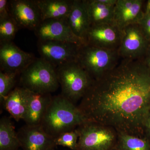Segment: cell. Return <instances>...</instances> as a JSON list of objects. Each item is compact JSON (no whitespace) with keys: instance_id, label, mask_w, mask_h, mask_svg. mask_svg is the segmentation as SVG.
<instances>
[{"instance_id":"obj_1","label":"cell","mask_w":150,"mask_h":150,"mask_svg":"<svg viewBox=\"0 0 150 150\" xmlns=\"http://www.w3.org/2000/svg\"><path fill=\"white\" fill-rule=\"evenodd\" d=\"M89 121L145 137L150 112V69L143 59H121L118 64L93 80L78 105Z\"/></svg>"},{"instance_id":"obj_2","label":"cell","mask_w":150,"mask_h":150,"mask_svg":"<svg viewBox=\"0 0 150 150\" xmlns=\"http://www.w3.org/2000/svg\"><path fill=\"white\" fill-rule=\"evenodd\" d=\"M88 121L78 106L60 94L52 97L40 126L54 139Z\"/></svg>"},{"instance_id":"obj_3","label":"cell","mask_w":150,"mask_h":150,"mask_svg":"<svg viewBox=\"0 0 150 150\" xmlns=\"http://www.w3.org/2000/svg\"><path fill=\"white\" fill-rule=\"evenodd\" d=\"M21 86L36 93H51L60 86L56 68L42 58L34 60L19 75Z\"/></svg>"},{"instance_id":"obj_4","label":"cell","mask_w":150,"mask_h":150,"mask_svg":"<svg viewBox=\"0 0 150 150\" xmlns=\"http://www.w3.org/2000/svg\"><path fill=\"white\" fill-rule=\"evenodd\" d=\"M61 94L74 104L82 99L93 80L77 61L56 67Z\"/></svg>"},{"instance_id":"obj_5","label":"cell","mask_w":150,"mask_h":150,"mask_svg":"<svg viewBox=\"0 0 150 150\" xmlns=\"http://www.w3.org/2000/svg\"><path fill=\"white\" fill-rule=\"evenodd\" d=\"M121 60L118 50L85 44L80 47L77 61L95 80L113 69Z\"/></svg>"},{"instance_id":"obj_6","label":"cell","mask_w":150,"mask_h":150,"mask_svg":"<svg viewBox=\"0 0 150 150\" xmlns=\"http://www.w3.org/2000/svg\"><path fill=\"white\" fill-rule=\"evenodd\" d=\"M76 129L79 134L77 150H112L116 148L118 132L110 126L88 121Z\"/></svg>"},{"instance_id":"obj_7","label":"cell","mask_w":150,"mask_h":150,"mask_svg":"<svg viewBox=\"0 0 150 150\" xmlns=\"http://www.w3.org/2000/svg\"><path fill=\"white\" fill-rule=\"evenodd\" d=\"M81 46L75 43L54 40H38L37 43L38 51L40 58L56 68L77 61Z\"/></svg>"},{"instance_id":"obj_8","label":"cell","mask_w":150,"mask_h":150,"mask_svg":"<svg viewBox=\"0 0 150 150\" xmlns=\"http://www.w3.org/2000/svg\"><path fill=\"white\" fill-rule=\"evenodd\" d=\"M150 46L139 24H132L122 31L118 53L121 59L141 60Z\"/></svg>"},{"instance_id":"obj_9","label":"cell","mask_w":150,"mask_h":150,"mask_svg":"<svg viewBox=\"0 0 150 150\" xmlns=\"http://www.w3.org/2000/svg\"><path fill=\"white\" fill-rule=\"evenodd\" d=\"M23 51L12 41L0 43L1 71L20 75L36 59Z\"/></svg>"},{"instance_id":"obj_10","label":"cell","mask_w":150,"mask_h":150,"mask_svg":"<svg viewBox=\"0 0 150 150\" xmlns=\"http://www.w3.org/2000/svg\"><path fill=\"white\" fill-rule=\"evenodd\" d=\"M34 32L39 40L63 41L79 45L85 44L73 33L67 19L43 21Z\"/></svg>"},{"instance_id":"obj_11","label":"cell","mask_w":150,"mask_h":150,"mask_svg":"<svg viewBox=\"0 0 150 150\" xmlns=\"http://www.w3.org/2000/svg\"><path fill=\"white\" fill-rule=\"evenodd\" d=\"M8 7L11 16L20 28L34 31L42 21L35 0H12L8 1Z\"/></svg>"},{"instance_id":"obj_12","label":"cell","mask_w":150,"mask_h":150,"mask_svg":"<svg viewBox=\"0 0 150 150\" xmlns=\"http://www.w3.org/2000/svg\"><path fill=\"white\" fill-rule=\"evenodd\" d=\"M17 132L23 150H55L57 146L54 138L40 125L25 124Z\"/></svg>"},{"instance_id":"obj_13","label":"cell","mask_w":150,"mask_h":150,"mask_svg":"<svg viewBox=\"0 0 150 150\" xmlns=\"http://www.w3.org/2000/svg\"><path fill=\"white\" fill-rule=\"evenodd\" d=\"M122 33L113 24L91 26L86 36L85 44L110 50H118Z\"/></svg>"},{"instance_id":"obj_14","label":"cell","mask_w":150,"mask_h":150,"mask_svg":"<svg viewBox=\"0 0 150 150\" xmlns=\"http://www.w3.org/2000/svg\"><path fill=\"white\" fill-rule=\"evenodd\" d=\"M143 0H117L114 7L113 24L122 33L126 27L139 23L144 15Z\"/></svg>"},{"instance_id":"obj_15","label":"cell","mask_w":150,"mask_h":150,"mask_svg":"<svg viewBox=\"0 0 150 150\" xmlns=\"http://www.w3.org/2000/svg\"><path fill=\"white\" fill-rule=\"evenodd\" d=\"M67 20L73 33L85 44L86 36L91 25L85 0H74Z\"/></svg>"},{"instance_id":"obj_16","label":"cell","mask_w":150,"mask_h":150,"mask_svg":"<svg viewBox=\"0 0 150 150\" xmlns=\"http://www.w3.org/2000/svg\"><path fill=\"white\" fill-rule=\"evenodd\" d=\"M30 94V91L26 88L16 87L6 97L3 102L6 110L17 122L24 119Z\"/></svg>"},{"instance_id":"obj_17","label":"cell","mask_w":150,"mask_h":150,"mask_svg":"<svg viewBox=\"0 0 150 150\" xmlns=\"http://www.w3.org/2000/svg\"><path fill=\"white\" fill-rule=\"evenodd\" d=\"M51 93L30 91L27 111L23 121L30 125H40L52 98Z\"/></svg>"},{"instance_id":"obj_18","label":"cell","mask_w":150,"mask_h":150,"mask_svg":"<svg viewBox=\"0 0 150 150\" xmlns=\"http://www.w3.org/2000/svg\"><path fill=\"white\" fill-rule=\"evenodd\" d=\"M74 0H35L40 9L42 21L67 19Z\"/></svg>"},{"instance_id":"obj_19","label":"cell","mask_w":150,"mask_h":150,"mask_svg":"<svg viewBox=\"0 0 150 150\" xmlns=\"http://www.w3.org/2000/svg\"><path fill=\"white\" fill-rule=\"evenodd\" d=\"M91 26L113 24L114 6H108L99 0H85Z\"/></svg>"},{"instance_id":"obj_20","label":"cell","mask_w":150,"mask_h":150,"mask_svg":"<svg viewBox=\"0 0 150 150\" xmlns=\"http://www.w3.org/2000/svg\"><path fill=\"white\" fill-rule=\"evenodd\" d=\"M20 142L11 119L3 116L0 120V150H18Z\"/></svg>"},{"instance_id":"obj_21","label":"cell","mask_w":150,"mask_h":150,"mask_svg":"<svg viewBox=\"0 0 150 150\" xmlns=\"http://www.w3.org/2000/svg\"><path fill=\"white\" fill-rule=\"evenodd\" d=\"M116 148L119 150H150V141L145 137L118 132Z\"/></svg>"},{"instance_id":"obj_22","label":"cell","mask_w":150,"mask_h":150,"mask_svg":"<svg viewBox=\"0 0 150 150\" xmlns=\"http://www.w3.org/2000/svg\"><path fill=\"white\" fill-rule=\"evenodd\" d=\"M19 28L11 16L0 20V43L12 41Z\"/></svg>"},{"instance_id":"obj_23","label":"cell","mask_w":150,"mask_h":150,"mask_svg":"<svg viewBox=\"0 0 150 150\" xmlns=\"http://www.w3.org/2000/svg\"><path fill=\"white\" fill-rule=\"evenodd\" d=\"M18 75L0 71V101L4 102L6 97L14 88Z\"/></svg>"},{"instance_id":"obj_24","label":"cell","mask_w":150,"mask_h":150,"mask_svg":"<svg viewBox=\"0 0 150 150\" xmlns=\"http://www.w3.org/2000/svg\"><path fill=\"white\" fill-rule=\"evenodd\" d=\"M79 134L76 129L63 133L54 139L56 146H61L72 150H77Z\"/></svg>"},{"instance_id":"obj_25","label":"cell","mask_w":150,"mask_h":150,"mask_svg":"<svg viewBox=\"0 0 150 150\" xmlns=\"http://www.w3.org/2000/svg\"><path fill=\"white\" fill-rule=\"evenodd\" d=\"M139 24L145 37L150 44V14L144 13Z\"/></svg>"},{"instance_id":"obj_26","label":"cell","mask_w":150,"mask_h":150,"mask_svg":"<svg viewBox=\"0 0 150 150\" xmlns=\"http://www.w3.org/2000/svg\"><path fill=\"white\" fill-rule=\"evenodd\" d=\"M11 16L8 7V1L7 0H0V20Z\"/></svg>"},{"instance_id":"obj_27","label":"cell","mask_w":150,"mask_h":150,"mask_svg":"<svg viewBox=\"0 0 150 150\" xmlns=\"http://www.w3.org/2000/svg\"><path fill=\"white\" fill-rule=\"evenodd\" d=\"M144 134L145 137L150 141V112L146 119L144 125Z\"/></svg>"},{"instance_id":"obj_28","label":"cell","mask_w":150,"mask_h":150,"mask_svg":"<svg viewBox=\"0 0 150 150\" xmlns=\"http://www.w3.org/2000/svg\"><path fill=\"white\" fill-rule=\"evenodd\" d=\"M143 61L145 64L150 69V46L148 48L146 53L143 59Z\"/></svg>"},{"instance_id":"obj_29","label":"cell","mask_w":150,"mask_h":150,"mask_svg":"<svg viewBox=\"0 0 150 150\" xmlns=\"http://www.w3.org/2000/svg\"><path fill=\"white\" fill-rule=\"evenodd\" d=\"M144 13L150 14V0H148L147 1L146 7H145Z\"/></svg>"},{"instance_id":"obj_30","label":"cell","mask_w":150,"mask_h":150,"mask_svg":"<svg viewBox=\"0 0 150 150\" xmlns=\"http://www.w3.org/2000/svg\"><path fill=\"white\" fill-rule=\"evenodd\" d=\"M112 150H118V149H117V148H115V149H113Z\"/></svg>"}]
</instances>
